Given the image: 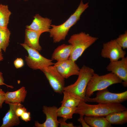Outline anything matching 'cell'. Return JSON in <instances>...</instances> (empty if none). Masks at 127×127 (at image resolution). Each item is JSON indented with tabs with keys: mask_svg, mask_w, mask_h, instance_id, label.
Masks as SVG:
<instances>
[{
	"mask_svg": "<svg viewBox=\"0 0 127 127\" xmlns=\"http://www.w3.org/2000/svg\"><path fill=\"white\" fill-rule=\"evenodd\" d=\"M127 110L126 107L121 103H98L91 105L82 101L77 107L75 113L84 116L104 117L114 112Z\"/></svg>",
	"mask_w": 127,
	"mask_h": 127,
	"instance_id": "cell-1",
	"label": "cell"
},
{
	"mask_svg": "<svg viewBox=\"0 0 127 127\" xmlns=\"http://www.w3.org/2000/svg\"><path fill=\"white\" fill-rule=\"evenodd\" d=\"M88 4H84L81 0L75 11L65 22L58 25H51L49 32L54 43L65 39L70 28L79 20L82 14L88 7Z\"/></svg>",
	"mask_w": 127,
	"mask_h": 127,
	"instance_id": "cell-2",
	"label": "cell"
},
{
	"mask_svg": "<svg viewBox=\"0 0 127 127\" xmlns=\"http://www.w3.org/2000/svg\"><path fill=\"white\" fill-rule=\"evenodd\" d=\"M95 73L94 69L83 65L80 69L78 78L74 83L65 87L64 91L69 93L80 101L86 102V88L91 77Z\"/></svg>",
	"mask_w": 127,
	"mask_h": 127,
	"instance_id": "cell-3",
	"label": "cell"
},
{
	"mask_svg": "<svg viewBox=\"0 0 127 127\" xmlns=\"http://www.w3.org/2000/svg\"><path fill=\"white\" fill-rule=\"evenodd\" d=\"M98 39L96 37L92 36L83 32L71 35L68 40V43L72 47L69 59L75 62L85 50Z\"/></svg>",
	"mask_w": 127,
	"mask_h": 127,
	"instance_id": "cell-4",
	"label": "cell"
},
{
	"mask_svg": "<svg viewBox=\"0 0 127 127\" xmlns=\"http://www.w3.org/2000/svg\"><path fill=\"white\" fill-rule=\"evenodd\" d=\"M122 82V80L111 72L101 75L95 73L88 83L85 92L86 96L90 97L95 91L106 89L111 85Z\"/></svg>",
	"mask_w": 127,
	"mask_h": 127,
	"instance_id": "cell-5",
	"label": "cell"
},
{
	"mask_svg": "<svg viewBox=\"0 0 127 127\" xmlns=\"http://www.w3.org/2000/svg\"><path fill=\"white\" fill-rule=\"evenodd\" d=\"M127 99V91L119 93H113L106 88L98 91L94 98L86 97V102L112 104L121 103Z\"/></svg>",
	"mask_w": 127,
	"mask_h": 127,
	"instance_id": "cell-6",
	"label": "cell"
},
{
	"mask_svg": "<svg viewBox=\"0 0 127 127\" xmlns=\"http://www.w3.org/2000/svg\"><path fill=\"white\" fill-rule=\"evenodd\" d=\"M20 44L28 53V56H25V60L28 65L31 69L41 70L45 67L54 65L52 60L44 57L38 51L29 47L24 43Z\"/></svg>",
	"mask_w": 127,
	"mask_h": 127,
	"instance_id": "cell-7",
	"label": "cell"
},
{
	"mask_svg": "<svg viewBox=\"0 0 127 127\" xmlns=\"http://www.w3.org/2000/svg\"><path fill=\"white\" fill-rule=\"evenodd\" d=\"M48 79L54 91L61 94L65 87V79L64 78L53 65L45 67L40 70Z\"/></svg>",
	"mask_w": 127,
	"mask_h": 127,
	"instance_id": "cell-8",
	"label": "cell"
},
{
	"mask_svg": "<svg viewBox=\"0 0 127 127\" xmlns=\"http://www.w3.org/2000/svg\"><path fill=\"white\" fill-rule=\"evenodd\" d=\"M126 52L116 42L115 40H111L103 44L101 55L104 58L110 59V62L118 60L125 57Z\"/></svg>",
	"mask_w": 127,
	"mask_h": 127,
	"instance_id": "cell-9",
	"label": "cell"
},
{
	"mask_svg": "<svg viewBox=\"0 0 127 127\" xmlns=\"http://www.w3.org/2000/svg\"><path fill=\"white\" fill-rule=\"evenodd\" d=\"M106 69L108 71L115 74L122 81L123 85L127 86V57H124L120 60L110 62Z\"/></svg>",
	"mask_w": 127,
	"mask_h": 127,
	"instance_id": "cell-10",
	"label": "cell"
},
{
	"mask_svg": "<svg viewBox=\"0 0 127 127\" xmlns=\"http://www.w3.org/2000/svg\"><path fill=\"white\" fill-rule=\"evenodd\" d=\"M53 65L65 79L72 75H78L80 69L75 62L69 59L64 61L57 62Z\"/></svg>",
	"mask_w": 127,
	"mask_h": 127,
	"instance_id": "cell-11",
	"label": "cell"
},
{
	"mask_svg": "<svg viewBox=\"0 0 127 127\" xmlns=\"http://www.w3.org/2000/svg\"><path fill=\"white\" fill-rule=\"evenodd\" d=\"M58 107L55 106L51 107L44 106L43 111L46 116V119L43 123H40L35 121V125L37 127H58L59 123L57 119V110Z\"/></svg>",
	"mask_w": 127,
	"mask_h": 127,
	"instance_id": "cell-12",
	"label": "cell"
},
{
	"mask_svg": "<svg viewBox=\"0 0 127 127\" xmlns=\"http://www.w3.org/2000/svg\"><path fill=\"white\" fill-rule=\"evenodd\" d=\"M9 106V109L3 119V123L1 127H11L19 125L20 121L17 116L16 111L18 107L23 106L21 103H7Z\"/></svg>",
	"mask_w": 127,
	"mask_h": 127,
	"instance_id": "cell-13",
	"label": "cell"
},
{
	"mask_svg": "<svg viewBox=\"0 0 127 127\" xmlns=\"http://www.w3.org/2000/svg\"><path fill=\"white\" fill-rule=\"evenodd\" d=\"M32 23L27 25L26 29L41 33L49 32L51 27L52 20L47 18H44L39 14L36 15Z\"/></svg>",
	"mask_w": 127,
	"mask_h": 127,
	"instance_id": "cell-14",
	"label": "cell"
},
{
	"mask_svg": "<svg viewBox=\"0 0 127 127\" xmlns=\"http://www.w3.org/2000/svg\"><path fill=\"white\" fill-rule=\"evenodd\" d=\"M41 33L28 29L25 30L24 44L29 47L38 51H40L42 48L39 43Z\"/></svg>",
	"mask_w": 127,
	"mask_h": 127,
	"instance_id": "cell-15",
	"label": "cell"
},
{
	"mask_svg": "<svg viewBox=\"0 0 127 127\" xmlns=\"http://www.w3.org/2000/svg\"><path fill=\"white\" fill-rule=\"evenodd\" d=\"M72 49V46L70 44H63L59 46L54 50L52 54V60L60 62L68 59Z\"/></svg>",
	"mask_w": 127,
	"mask_h": 127,
	"instance_id": "cell-16",
	"label": "cell"
},
{
	"mask_svg": "<svg viewBox=\"0 0 127 127\" xmlns=\"http://www.w3.org/2000/svg\"><path fill=\"white\" fill-rule=\"evenodd\" d=\"M27 93V91L24 87L14 91H7L5 93L4 102L6 103L8 102L23 103L24 101Z\"/></svg>",
	"mask_w": 127,
	"mask_h": 127,
	"instance_id": "cell-17",
	"label": "cell"
},
{
	"mask_svg": "<svg viewBox=\"0 0 127 127\" xmlns=\"http://www.w3.org/2000/svg\"><path fill=\"white\" fill-rule=\"evenodd\" d=\"M86 123L92 127H110L111 124L103 116H86L84 117Z\"/></svg>",
	"mask_w": 127,
	"mask_h": 127,
	"instance_id": "cell-18",
	"label": "cell"
},
{
	"mask_svg": "<svg viewBox=\"0 0 127 127\" xmlns=\"http://www.w3.org/2000/svg\"><path fill=\"white\" fill-rule=\"evenodd\" d=\"M105 118L111 124L123 125L127 122V110L111 113Z\"/></svg>",
	"mask_w": 127,
	"mask_h": 127,
	"instance_id": "cell-19",
	"label": "cell"
},
{
	"mask_svg": "<svg viewBox=\"0 0 127 127\" xmlns=\"http://www.w3.org/2000/svg\"><path fill=\"white\" fill-rule=\"evenodd\" d=\"M11 33L7 28L0 27V53L5 52L9 44Z\"/></svg>",
	"mask_w": 127,
	"mask_h": 127,
	"instance_id": "cell-20",
	"label": "cell"
},
{
	"mask_svg": "<svg viewBox=\"0 0 127 127\" xmlns=\"http://www.w3.org/2000/svg\"><path fill=\"white\" fill-rule=\"evenodd\" d=\"M11 14L7 5L0 4V27L7 28Z\"/></svg>",
	"mask_w": 127,
	"mask_h": 127,
	"instance_id": "cell-21",
	"label": "cell"
},
{
	"mask_svg": "<svg viewBox=\"0 0 127 127\" xmlns=\"http://www.w3.org/2000/svg\"><path fill=\"white\" fill-rule=\"evenodd\" d=\"M77 107H70L61 106L58 108L57 110L58 117H61L66 121L71 119Z\"/></svg>",
	"mask_w": 127,
	"mask_h": 127,
	"instance_id": "cell-22",
	"label": "cell"
},
{
	"mask_svg": "<svg viewBox=\"0 0 127 127\" xmlns=\"http://www.w3.org/2000/svg\"><path fill=\"white\" fill-rule=\"evenodd\" d=\"M63 97L61 102V106L70 107H77L81 101L67 91H64Z\"/></svg>",
	"mask_w": 127,
	"mask_h": 127,
	"instance_id": "cell-23",
	"label": "cell"
},
{
	"mask_svg": "<svg viewBox=\"0 0 127 127\" xmlns=\"http://www.w3.org/2000/svg\"><path fill=\"white\" fill-rule=\"evenodd\" d=\"M115 40L117 43L123 49L127 48V31H126L124 33L120 35Z\"/></svg>",
	"mask_w": 127,
	"mask_h": 127,
	"instance_id": "cell-24",
	"label": "cell"
},
{
	"mask_svg": "<svg viewBox=\"0 0 127 127\" xmlns=\"http://www.w3.org/2000/svg\"><path fill=\"white\" fill-rule=\"evenodd\" d=\"M59 125L60 127H74V124L72 123H67L66 120L61 118L58 120Z\"/></svg>",
	"mask_w": 127,
	"mask_h": 127,
	"instance_id": "cell-25",
	"label": "cell"
},
{
	"mask_svg": "<svg viewBox=\"0 0 127 127\" xmlns=\"http://www.w3.org/2000/svg\"><path fill=\"white\" fill-rule=\"evenodd\" d=\"M14 64L15 67L18 69L23 67L24 65V62L21 58H17L14 61Z\"/></svg>",
	"mask_w": 127,
	"mask_h": 127,
	"instance_id": "cell-26",
	"label": "cell"
},
{
	"mask_svg": "<svg viewBox=\"0 0 127 127\" xmlns=\"http://www.w3.org/2000/svg\"><path fill=\"white\" fill-rule=\"evenodd\" d=\"M20 117L23 120L26 122L29 121L31 119L30 113L27 111L24 112Z\"/></svg>",
	"mask_w": 127,
	"mask_h": 127,
	"instance_id": "cell-27",
	"label": "cell"
},
{
	"mask_svg": "<svg viewBox=\"0 0 127 127\" xmlns=\"http://www.w3.org/2000/svg\"><path fill=\"white\" fill-rule=\"evenodd\" d=\"M27 111L26 108L23 106L18 107L16 110V113L17 116L20 117L24 112Z\"/></svg>",
	"mask_w": 127,
	"mask_h": 127,
	"instance_id": "cell-28",
	"label": "cell"
},
{
	"mask_svg": "<svg viewBox=\"0 0 127 127\" xmlns=\"http://www.w3.org/2000/svg\"><path fill=\"white\" fill-rule=\"evenodd\" d=\"M80 116L77 120L81 124L83 127H90L86 123L84 119V115H79Z\"/></svg>",
	"mask_w": 127,
	"mask_h": 127,
	"instance_id": "cell-29",
	"label": "cell"
},
{
	"mask_svg": "<svg viewBox=\"0 0 127 127\" xmlns=\"http://www.w3.org/2000/svg\"><path fill=\"white\" fill-rule=\"evenodd\" d=\"M5 93L0 88V109L2 107V104L4 102Z\"/></svg>",
	"mask_w": 127,
	"mask_h": 127,
	"instance_id": "cell-30",
	"label": "cell"
},
{
	"mask_svg": "<svg viewBox=\"0 0 127 127\" xmlns=\"http://www.w3.org/2000/svg\"><path fill=\"white\" fill-rule=\"evenodd\" d=\"M4 79L3 77L2 73L0 71V85H5L7 87H10L13 88V87L12 86L8 85L5 83L4 82Z\"/></svg>",
	"mask_w": 127,
	"mask_h": 127,
	"instance_id": "cell-31",
	"label": "cell"
},
{
	"mask_svg": "<svg viewBox=\"0 0 127 127\" xmlns=\"http://www.w3.org/2000/svg\"><path fill=\"white\" fill-rule=\"evenodd\" d=\"M3 54L2 52L0 53V62L3 60Z\"/></svg>",
	"mask_w": 127,
	"mask_h": 127,
	"instance_id": "cell-32",
	"label": "cell"
},
{
	"mask_svg": "<svg viewBox=\"0 0 127 127\" xmlns=\"http://www.w3.org/2000/svg\"><path fill=\"white\" fill-rule=\"evenodd\" d=\"M25 0V1H26V0Z\"/></svg>",
	"mask_w": 127,
	"mask_h": 127,
	"instance_id": "cell-33",
	"label": "cell"
}]
</instances>
